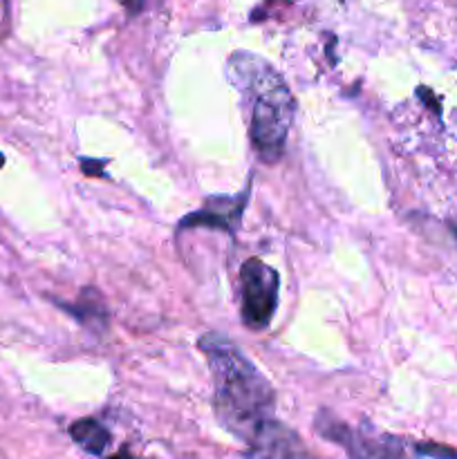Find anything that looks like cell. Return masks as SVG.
I'll use <instances>...</instances> for the list:
<instances>
[{
    "label": "cell",
    "mask_w": 457,
    "mask_h": 459,
    "mask_svg": "<svg viewBox=\"0 0 457 459\" xmlns=\"http://www.w3.org/2000/svg\"><path fill=\"white\" fill-rule=\"evenodd\" d=\"M121 3H124V7L128 9L130 13L142 12V7H143V0H121Z\"/></svg>",
    "instance_id": "cell-9"
},
{
    "label": "cell",
    "mask_w": 457,
    "mask_h": 459,
    "mask_svg": "<svg viewBox=\"0 0 457 459\" xmlns=\"http://www.w3.org/2000/svg\"><path fill=\"white\" fill-rule=\"evenodd\" d=\"M314 429L327 442H334L348 453V459H412L406 444L394 435L381 433L375 426H349L330 411H318Z\"/></svg>",
    "instance_id": "cell-3"
},
{
    "label": "cell",
    "mask_w": 457,
    "mask_h": 459,
    "mask_svg": "<svg viewBox=\"0 0 457 459\" xmlns=\"http://www.w3.org/2000/svg\"><path fill=\"white\" fill-rule=\"evenodd\" d=\"M70 437L90 455H103L110 446V433L106 426L97 420H79L70 426Z\"/></svg>",
    "instance_id": "cell-7"
},
{
    "label": "cell",
    "mask_w": 457,
    "mask_h": 459,
    "mask_svg": "<svg viewBox=\"0 0 457 459\" xmlns=\"http://www.w3.org/2000/svg\"><path fill=\"white\" fill-rule=\"evenodd\" d=\"M108 459H139V457L130 455L128 451H121V453H116V455H112V457H108Z\"/></svg>",
    "instance_id": "cell-10"
},
{
    "label": "cell",
    "mask_w": 457,
    "mask_h": 459,
    "mask_svg": "<svg viewBox=\"0 0 457 459\" xmlns=\"http://www.w3.org/2000/svg\"><path fill=\"white\" fill-rule=\"evenodd\" d=\"M54 303H56L63 312L70 314L72 318H76L81 325L97 332V334H101V332L108 327L106 300H103V296L99 294L94 287H85V290H81L76 303H61V300L56 299H54Z\"/></svg>",
    "instance_id": "cell-6"
},
{
    "label": "cell",
    "mask_w": 457,
    "mask_h": 459,
    "mask_svg": "<svg viewBox=\"0 0 457 459\" xmlns=\"http://www.w3.org/2000/svg\"><path fill=\"white\" fill-rule=\"evenodd\" d=\"M228 74L251 103L249 137L264 164H276L285 152L296 103L285 79L263 58L237 52L228 58Z\"/></svg>",
    "instance_id": "cell-2"
},
{
    "label": "cell",
    "mask_w": 457,
    "mask_h": 459,
    "mask_svg": "<svg viewBox=\"0 0 457 459\" xmlns=\"http://www.w3.org/2000/svg\"><path fill=\"white\" fill-rule=\"evenodd\" d=\"M246 200H249V188L242 191L237 197H211L204 209L184 218L179 222V229L204 224V227L222 229V231H236V227L240 224Z\"/></svg>",
    "instance_id": "cell-5"
},
{
    "label": "cell",
    "mask_w": 457,
    "mask_h": 459,
    "mask_svg": "<svg viewBox=\"0 0 457 459\" xmlns=\"http://www.w3.org/2000/svg\"><path fill=\"white\" fill-rule=\"evenodd\" d=\"M213 384V408L220 424L251 448V457L296 459L303 442L273 417L276 393L267 377L222 334L200 339Z\"/></svg>",
    "instance_id": "cell-1"
},
{
    "label": "cell",
    "mask_w": 457,
    "mask_h": 459,
    "mask_svg": "<svg viewBox=\"0 0 457 459\" xmlns=\"http://www.w3.org/2000/svg\"><path fill=\"white\" fill-rule=\"evenodd\" d=\"M4 166V157H3V152H0V169H3Z\"/></svg>",
    "instance_id": "cell-11"
},
{
    "label": "cell",
    "mask_w": 457,
    "mask_h": 459,
    "mask_svg": "<svg viewBox=\"0 0 457 459\" xmlns=\"http://www.w3.org/2000/svg\"><path fill=\"white\" fill-rule=\"evenodd\" d=\"M242 323L249 330H264L272 323L280 294V276L260 258H249L240 269Z\"/></svg>",
    "instance_id": "cell-4"
},
{
    "label": "cell",
    "mask_w": 457,
    "mask_h": 459,
    "mask_svg": "<svg viewBox=\"0 0 457 459\" xmlns=\"http://www.w3.org/2000/svg\"><path fill=\"white\" fill-rule=\"evenodd\" d=\"M417 455H426V457H435V459H457V451L453 448L442 446V444H415Z\"/></svg>",
    "instance_id": "cell-8"
}]
</instances>
